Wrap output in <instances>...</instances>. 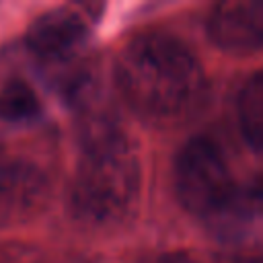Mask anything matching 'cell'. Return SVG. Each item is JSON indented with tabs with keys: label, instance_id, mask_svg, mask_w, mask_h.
<instances>
[{
	"label": "cell",
	"instance_id": "6da1fadb",
	"mask_svg": "<svg viewBox=\"0 0 263 263\" xmlns=\"http://www.w3.org/2000/svg\"><path fill=\"white\" fill-rule=\"evenodd\" d=\"M115 84L127 107L146 123L177 127L208 103V76L195 51L162 31L138 33L117 53Z\"/></svg>",
	"mask_w": 263,
	"mask_h": 263
},
{
	"label": "cell",
	"instance_id": "7a4b0ae2",
	"mask_svg": "<svg viewBox=\"0 0 263 263\" xmlns=\"http://www.w3.org/2000/svg\"><path fill=\"white\" fill-rule=\"evenodd\" d=\"M142 162L136 144L109 117H88L70 183V212L90 228L121 224L138 205Z\"/></svg>",
	"mask_w": 263,
	"mask_h": 263
},
{
	"label": "cell",
	"instance_id": "3957f363",
	"mask_svg": "<svg viewBox=\"0 0 263 263\" xmlns=\"http://www.w3.org/2000/svg\"><path fill=\"white\" fill-rule=\"evenodd\" d=\"M173 189L185 212L214 222L232 201L238 185L216 140L189 138L173 164Z\"/></svg>",
	"mask_w": 263,
	"mask_h": 263
},
{
	"label": "cell",
	"instance_id": "277c9868",
	"mask_svg": "<svg viewBox=\"0 0 263 263\" xmlns=\"http://www.w3.org/2000/svg\"><path fill=\"white\" fill-rule=\"evenodd\" d=\"M49 197L45 171L12 152H0V228L37 216Z\"/></svg>",
	"mask_w": 263,
	"mask_h": 263
},
{
	"label": "cell",
	"instance_id": "5b68a950",
	"mask_svg": "<svg viewBox=\"0 0 263 263\" xmlns=\"http://www.w3.org/2000/svg\"><path fill=\"white\" fill-rule=\"evenodd\" d=\"M210 41L230 53H253L263 47V0L218 2L208 18Z\"/></svg>",
	"mask_w": 263,
	"mask_h": 263
},
{
	"label": "cell",
	"instance_id": "8992f818",
	"mask_svg": "<svg viewBox=\"0 0 263 263\" xmlns=\"http://www.w3.org/2000/svg\"><path fill=\"white\" fill-rule=\"evenodd\" d=\"M88 18L76 6H60L39 14L27 29L29 49L47 62L68 58L86 37Z\"/></svg>",
	"mask_w": 263,
	"mask_h": 263
},
{
	"label": "cell",
	"instance_id": "52a82bcc",
	"mask_svg": "<svg viewBox=\"0 0 263 263\" xmlns=\"http://www.w3.org/2000/svg\"><path fill=\"white\" fill-rule=\"evenodd\" d=\"M218 234L245 249L263 247V177L249 185H238L228 208L210 222Z\"/></svg>",
	"mask_w": 263,
	"mask_h": 263
},
{
	"label": "cell",
	"instance_id": "ba28073f",
	"mask_svg": "<svg viewBox=\"0 0 263 263\" xmlns=\"http://www.w3.org/2000/svg\"><path fill=\"white\" fill-rule=\"evenodd\" d=\"M236 121L251 150L263 154V72L251 74L236 95Z\"/></svg>",
	"mask_w": 263,
	"mask_h": 263
},
{
	"label": "cell",
	"instance_id": "9c48e42d",
	"mask_svg": "<svg viewBox=\"0 0 263 263\" xmlns=\"http://www.w3.org/2000/svg\"><path fill=\"white\" fill-rule=\"evenodd\" d=\"M41 101L33 86L25 80L12 78L0 86V119L8 123H21L37 117Z\"/></svg>",
	"mask_w": 263,
	"mask_h": 263
},
{
	"label": "cell",
	"instance_id": "30bf717a",
	"mask_svg": "<svg viewBox=\"0 0 263 263\" xmlns=\"http://www.w3.org/2000/svg\"><path fill=\"white\" fill-rule=\"evenodd\" d=\"M0 263H45V255L31 242L0 240Z\"/></svg>",
	"mask_w": 263,
	"mask_h": 263
},
{
	"label": "cell",
	"instance_id": "8fae6325",
	"mask_svg": "<svg viewBox=\"0 0 263 263\" xmlns=\"http://www.w3.org/2000/svg\"><path fill=\"white\" fill-rule=\"evenodd\" d=\"M156 263H263L255 255H230V257H212V255H201L193 251H177L168 253Z\"/></svg>",
	"mask_w": 263,
	"mask_h": 263
}]
</instances>
